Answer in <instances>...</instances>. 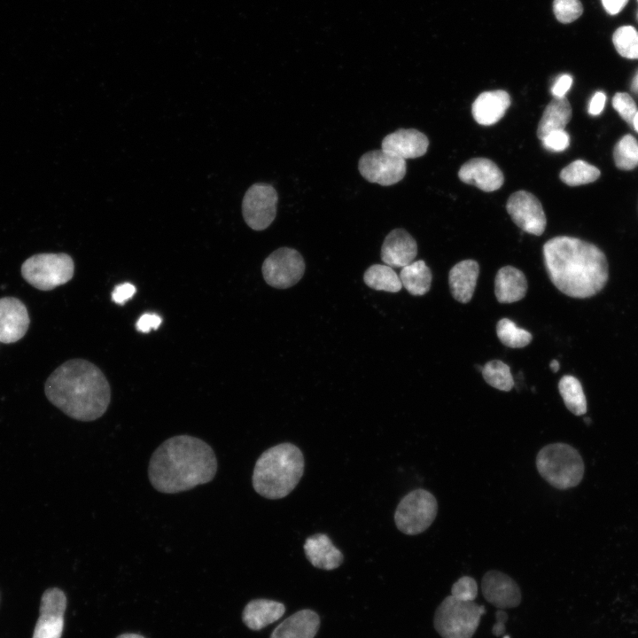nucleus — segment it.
<instances>
[{
    "instance_id": "obj_45",
    "label": "nucleus",
    "mask_w": 638,
    "mask_h": 638,
    "mask_svg": "<svg viewBox=\"0 0 638 638\" xmlns=\"http://www.w3.org/2000/svg\"><path fill=\"white\" fill-rule=\"evenodd\" d=\"M117 638H144V636L137 634H123L119 635Z\"/></svg>"
},
{
    "instance_id": "obj_19",
    "label": "nucleus",
    "mask_w": 638,
    "mask_h": 638,
    "mask_svg": "<svg viewBox=\"0 0 638 638\" xmlns=\"http://www.w3.org/2000/svg\"><path fill=\"white\" fill-rule=\"evenodd\" d=\"M510 103V97L505 90L482 92L472 104V116L480 125L495 124L504 116Z\"/></svg>"
},
{
    "instance_id": "obj_22",
    "label": "nucleus",
    "mask_w": 638,
    "mask_h": 638,
    "mask_svg": "<svg viewBox=\"0 0 638 638\" xmlns=\"http://www.w3.org/2000/svg\"><path fill=\"white\" fill-rule=\"evenodd\" d=\"M479 273L478 263L474 260H464L456 263L449 271L448 283L455 300L468 303L471 300Z\"/></svg>"
},
{
    "instance_id": "obj_21",
    "label": "nucleus",
    "mask_w": 638,
    "mask_h": 638,
    "mask_svg": "<svg viewBox=\"0 0 638 638\" xmlns=\"http://www.w3.org/2000/svg\"><path fill=\"white\" fill-rule=\"evenodd\" d=\"M319 627V615L310 609H303L282 621L269 638H314Z\"/></svg>"
},
{
    "instance_id": "obj_39",
    "label": "nucleus",
    "mask_w": 638,
    "mask_h": 638,
    "mask_svg": "<svg viewBox=\"0 0 638 638\" xmlns=\"http://www.w3.org/2000/svg\"><path fill=\"white\" fill-rule=\"evenodd\" d=\"M162 319L157 314L145 313L136 322V327L138 331L146 333L152 329H158L161 324Z\"/></svg>"
},
{
    "instance_id": "obj_24",
    "label": "nucleus",
    "mask_w": 638,
    "mask_h": 638,
    "mask_svg": "<svg viewBox=\"0 0 638 638\" xmlns=\"http://www.w3.org/2000/svg\"><path fill=\"white\" fill-rule=\"evenodd\" d=\"M285 612V606L269 599H254L244 608L242 620L254 631H259L278 620Z\"/></svg>"
},
{
    "instance_id": "obj_11",
    "label": "nucleus",
    "mask_w": 638,
    "mask_h": 638,
    "mask_svg": "<svg viewBox=\"0 0 638 638\" xmlns=\"http://www.w3.org/2000/svg\"><path fill=\"white\" fill-rule=\"evenodd\" d=\"M358 168L367 181L389 186L405 176L406 160L382 149L373 150L362 155Z\"/></svg>"
},
{
    "instance_id": "obj_8",
    "label": "nucleus",
    "mask_w": 638,
    "mask_h": 638,
    "mask_svg": "<svg viewBox=\"0 0 638 638\" xmlns=\"http://www.w3.org/2000/svg\"><path fill=\"white\" fill-rule=\"evenodd\" d=\"M438 502L432 494L424 489H415L399 502L394 521L397 528L408 535L424 532L434 521Z\"/></svg>"
},
{
    "instance_id": "obj_34",
    "label": "nucleus",
    "mask_w": 638,
    "mask_h": 638,
    "mask_svg": "<svg viewBox=\"0 0 638 638\" xmlns=\"http://www.w3.org/2000/svg\"><path fill=\"white\" fill-rule=\"evenodd\" d=\"M553 10L557 20L565 24L576 20L583 12L580 0H554Z\"/></svg>"
},
{
    "instance_id": "obj_32",
    "label": "nucleus",
    "mask_w": 638,
    "mask_h": 638,
    "mask_svg": "<svg viewBox=\"0 0 638 638\" xmlns=\"http://www.w3.org/2000/svg\"><path fill=\"white\" fill-rule=\"evenodd\" d=\"M616 166L631 170L638 166V143L631 135H626L616 144L613 152Z\"/></svg>"
},
{
    "instance_id": "obj_28",
    "label": "nucleus",
    "mask_w": 638,
    "mask_h": 638,
    "mask_svg": "<svg viewBox=\"0 0 638 638\" xmlns=\"http://www.w3.org/2000/svg\"><path fill=\"white\" fill-rule=\"evenodd\" d=\"M559 393L565 407L574 415L581 416L587 411V400L580 382L574 377L564 376L558 383Z\"/></svg>"
},
{
    "instance_id": "obj_14",
    "label": "nucleus",
    "mask_w": 638,
    "mask_h": 638,
    "mask_svg": "<svg viewBox=\"0 0 638 638\" xmlns=\"http://www.w3.org/2000/svg\"><path fill=\"white\" fill-rule=\"evenodd\" d=\"M485 599L498 609L514 608L521 603V591L509 575L495 570L486 572L481 581Z\"/></svg>"
},
{
    "instance_id": "obj_48",
    "label": "nucleus",
    "mask_w": 638,
    "mask_h": 638,
    "mask_svg": "<svg viewBox=\"0 0 638 638\" xmlns=\"http://www.w3.org/2000/svg\"><path fill=\"white\" fill-rule=\"evenodd\" d=\"M584 420H585V422H586L587 424H590V422H591L589 418H588V419H587V418H585Z\"/></svg>"
},
{
    "instance_id": "obj_42",
    "label": "nucleus",
    "mask_w": 638,
    "mask_h": 638,
    "mask_svg": "<svg viewBox=\"0 0 638 638\" xmlns=\"http://www.w3.org/2000/svg\"><path fill=\"white\" fill-rule=\"evenodd\" d=\"M628 0H602L604 10L611 15L618 14L626 6Z\"/></svg>"
},
{
    "instance_id": "obj_17",
    "label": "nucleus",
    "mask_w": 638,
    "mask_h": 638,
    "mask_svg": "<svg viewBox=\"0 0 638 638\" xmlns=\"http://www.w3.org/2000/svg\"><path fill=\"white\" fill-rule=\"evenodd\" d=\"M417 244L403 229L393 230L385 238L381 248V259L391 268H403L415 260Z\"/></svg>"
},
{
    "instance_id": "obj_37",
    "label": "nucleus",
    "mask_w": 638,
    "mask_h": 638,
    "mask_svg": "<svg viewBox=\"0 0 638 638\" xmlns=\"http://www.w3.org/2000/svg\"><path fill=\"white\" fill-rule=\"evenodd\" d=\"M541 141L546 149L552 152H562L568 148L570 137L568 133L563 129L548 134Z\"/></svg>"
},
{
    "instance_id": "obj_23",
    "label": "nucleus",
    "mask_w": 638,
    "mask_h": 638,
    "mask_svg": "<svg viewBox=\"0 0 638 638\" xmlns=\"http://www.w3.org/2000/svg\"><path fill=\"white\" fill-rule=\"evenodd\" d=\"M527 291L525 274L512 267L501 268L494 279V294L500 303H513L522 300Z\"/></svg>"
},
{
    "instance_id": "obj_12",
    "label": "nucleus",
    "mask_w": 638,
    "mask_h": 638,
    "mask_svg": "<svg viewBox=\"0 0 638 638\" xmlns=\"http://www.w3.org/2000/svg\"><path fill=\"white\" fill-rule=\"evenodd\" d=\"M506 209L515 224L525 232L541 236L546 228L547 219L540 200L526 191L511 194Z\"/></svg>"
},
{
    "instance_id": "obj_35",
    "label": "nucleus",
    "mask_w": 638,
    "mask_h": 638,
    "mask_svg": "<svg viewBox=\"0 0 638 638\" xmlns=\"http://www.w3.org/2000/svg\"><path fill=\"white\" fill-rule=\"evenodd\" d=\"M451 595L463 601H475L478 595L476 580L470 576H463L452 586Z\"/></svg>"
},
{
    "instance_id": "obj_29",
    "label": "nucleus",
    "mask_w": 638,
    "mask_h": 638,
    "mask_svg": "<svg viewBox=\"0 0 638 638\" xmlns=\"http://www.w3.org/2000/svg\"><path fill=\"white\" fill-rule=\"evenodd\" d=\"M600 170L581 160L572 161L560 172V179L569 186H578L595 181Z\"/></svg>"
},
{
    "instance_id": "obj_6",
    "label": "nucleus",
    "mask_w": 638,
    "mask_h": 638,
    "mask_svg": "<svg viewBox=\"0 0 638 638\" xmlns=\"http://www.w3.org/2000/svg\"><path fill=\"white\" fill-rule=\"evenodd\" d=\"M485 611L483 605L451 595L437 607L433 626L442 638H472Z\"/></svg>"
},
{
    "instance_id": "obj_47",
    "label": "nucleus",
    "mask_w": 638,
    "mask_h": 638,
    "mask_svg": "<svg viewBox=\"0 0 638 638\" xmlns=\"http://www.w3.org/2000/svg\"><path fill=\"white\" fill-rule=\"evenodd\" d=\"M632 126L634 127V130L638 133V111L636 112V113L634 115Z\"/></svg>"
},
{
    "instance_id": "obj_43",
    "label": "nucleus",
    "mask_w": 638,
    "mask_h": 638,
    "mask_svg": "<svg viewBox=\"0 0 638 638\" xmlns=\"http://www.w3.org/2000/svg\"><path fill=\"white\" fill-rule=\"evenodd\" d=\"M508 619V615L504 611H502L499 609V611H496V623L493 626L492 633L496 635L500 636L502 635L505 631V622Z\"/></svg>"
},
{
    "instance_id": "obj_49",
    "label": "nucleus",
    "mask_w": 638,
    "mask_h": 638,
    "mask_svg": "<svg viewBox=\"0 0 638 638\" xmlns=\"http://www.w3.org/2000/svg\"><path fill=\"white\" fill-rule=\"evenodd\" d=\"M504 638H510L509 636H505Z\"/></svg>"
},
{
    "instance_id": "obj_25",
    "label": "nucleus",
    "mask_w": 638,
    "mask_h": 638,
    "mask_svg": "<svg viewBox=\"0 0 638 638\" xmlns=\"http://www.w3.org/2000/svg\"><path fill=\"white\" fill-rule=\"evenodd\" d=\"M571 118L572 107L567 98L554 97L544 109L538 124V138L542 140L553 131L564 129Z\"/></svg>"
},
{
    "instance_id": "obj_16",
    "label": "nucleus",
    "mask_w": 638,
    "mask_h": 638,
    "mask_svg": "<svg viewBox=\"0 0 638 638\" xmlns=\"http://www.w3.org/2000/svg\"><path fill=\"white\" fill-rule=\"evenodd\" d=\"M458 176L462 182L486 192L500 189L504 182L498 166L486 158H475L465 162L459 169Z\"/></svg>"
},
{
    "instance_id": "obj_41",
    "label": "nucleus",
    "mask_w": 638,
    "mask_h": 638,
    "mask_svg": "<svg viewBox=\"0 0 638 638\" xmlns=\"http://www.w3.org/2000/svg\"><path fill=\"white\" fill-rule=\"evenodd\" d=\"M606 101V96L603 91H598L594 94L592 97L589 105H588V113L589 114L595 116L599 115L605 105Z\"/></svg>"
},
{
    "instance_id": "obj_4",
    "label": "nucleus",
    "mask_w": 638,
    "mask_h": 638,
    "mask_svg": "<svg viewBox=\"0 0 638 638\" xmlns=\"http://www.w3.org/2000/svg\"><path fill=\"white\" fill-rule=\"evenodd\" d=\"M304 456L292 443H281L264 451L256 461L253 486L261 496L275 500L288 495L304 472Z\"/></svg>"
},
{
    "instance_id": "obj_13",
    "label": "nucleus",
    "mask_w": 638,
    "mask_h": 638,
    "mask_svg": "<svg viewBox=\"0 0 638 638\" xmlns=\"http://www.w3.org/2000/svg\"><path fill=\"white\" fill-rule=\"evenodd\" d=\"M66 608V597L61 589H46L41 598L40 615L32 638H61Z\"/></svg>"
},
{
    "instance_id": "obj_46",
    "label": "nucleus",
    "mask_w": 638,
    "mask_h": 638,
    "mask_svg": "<svg viewBox=\"0 0 638 638\" xmlns=\"http://www.w3.org/2000/svg\"><path fill=\"white\" fill-rule=\"evenodd\" d=\"M549 367L553 372H556L559 370V362L556 360L551 361Z\"/></svg>"
},
{
    "instance_id": "obj_33",
    "label": "nucleus",
    "mask_w": 638,
    "mask_h": 638,
    "mask_svg": "<svg viewBox=\"0 0 638 638\" xmlns=\"http://www.w3.org/2000/svg\"><path fill=\"white\" fill-rule=\"evenodd\" d=\"M612 42L620 56L638 58V31L632 26H622L617 28L612 35Z\"/></svg>"
},
{
    "instance_id": "obj_15",
    "label": "nucleus",
    "mask_w": 638,
    "mask_h": 638,
    "mask_svg": "<svg viewBox=\"0 0 638 638\" xmlns=\"http://www.w3.org/2000/svg\"><path fill=\"white\" fill-rule=\"evenodd\" d=\"M26 306L18 299H0V342H17L26 334L29 326Z\"/></svg>"
},
{
    "instance_id": "obj_2",
    "label": "nucleus",
    "mask_w": 638,
    "mask_h": 638,
    "mask_svg": "<svg viewBox=\"0 0 638 638\" xmlns=\"http://www.w3.org/2000/svg\"><path fill=\"white\" fill-rule=\"evenodd\" d=\"M543 258L552 284L572 298L584 299L599 292L609 276L604 253L584 240L559 236L543 245Z\"/></svg>"
},
{
    "instance_id": "obj_30",
    "label": "nucleus",
    "mask_w": 638,
    "mask_h": 638,
    "mask_svg": "<svg viewBox=\"0 0 638 638\" xmlns=\"http://www.w3.org/2000/svg\"><path fill=\"white\" fill-rule=\"evenodd\" d=\"M481 373L489 385L500 391L510 392L514 386L510 368L500 360L487 362Z\"/></svg>"
},
{
    "instance_id": "obj_1",
    "label": "nucleus",
    "mask_w": 638,
    "mask_h": 638,
    "mask_svg": "<svg viewBox=\"0 0 638 638\" xmlns=\"http://www.w3.org/2000/svg\"><path fill=\"white\" fill-rule=\"evenodd\" d=\"M217 467L215 454L206 442L182 434L166 440L154 450L148 478L158 492L177 494L210 482Z\"/></svg>"
},
{
    "instance_id": "obj_40",
    "label": "nucleus",
    "mask_w": 638,
    "mask_h": 638,
    "mask_svg": "<svg viewBox=\"0 0 638 638\" xmlns=\"http://www.w3.org/2000/svg\"><path fill=\"white\" fill-rule=\"evenodd\" d=\"M572 84V77L568 74H562L555 82V83L551 89V93H552L553 97H564L565 96L566 92L570 89Z\"/></svg>"
},
{
    "instance_id": "obj_31",
    "label": "nucleus",
    "mask_w": 638,
    "mask_h": 638,
    "mask_svg": "<svg viewBox=\"0 0 638 638\" xmlns=\"http://www.w3.org/2000/svg\"><path fill=\"white\" fill-rule=\"evenodd\" d=\"M496 334L500 341L510 348H522L529 345L532 334L508 318L501 319L496 324Z\"/></svg>"
},
{
    "instance_id": "obj_36",
    "label": "nucleus",
    "mask_w": 638,
    "mask_h": 638,
    "mask_svg": "<svg viewBox=\"0 0 638 638\" xmlns=\"http://www.w3.org/2000/svg\"><path fill=\"white\" fill-rule=\"evenodd\" d=\"M612 105L622 119L632 125L637 108L631 96L625 92L616 93L612 98Z\"/></svg>"
},
{
    "instance_id": "obj_18",
    "label": "nucleus",
    "mask_w": 638,
    "mask_h": 638,
    "mask_svg": "<svg viewBox=\"0 0 638 638\" xmlns=\"http://www.w3.org/2000/svg\"><path fill=\"white\" fill-rule=\"evenodd\" d=\"M428 146V137L415 128H400L388 134L382 141V150L405 160L423 156Z\"/></svg>"
},
{
    "instance_id": "obj_20",
    "label": "nucleus",
    "mask_w": 638,
    "mask_h": 638,
    "mask_svg": "<svg viewBox=\"0 0 638 638\" xmlns=\"http://www.w3.org/2000/svg\"><path fill=\"white\" fill-rule=\"evenodd\" d=\"M304 551L314 567L326 571L338 568L344 560L342 552L325 533L309 536L304 543Z\"/></svg>"
},
{
    "instance_id": "obj_27",
    "label": "nucleus",
    "mask_w": 638,
    "mask_h": 638,
    "mask_svg": "<svg viewBox=\"0 0 638 638\" xmlns=\"http://www.w3.org/2000/svg\"><path fill=\"white\" fill-rule=\"evenodd\" d=\"M364 283L377 291L398 292L402 288L400 276L387 265L374 264L364 273Z\"/></svg>"
},
{
    "instance_id": "obj_26",
    "label": "nucleus",
    "mask_w": 638,
    "mask_h": 638,
    "mask_svg": "<svg viewBox=\"0 0 638 638\" xmlns=\"http://www.w3.org/2000/svg\"><path fill=\"white\" fill-rule=\"evenodd\" d=\"M402 286L412 295L421 296L431 288L432 272L422 260L402 268L400 273Z\"/></svg>"
},
{
    "instance_id": "obj_3",
    "label": "nucleus",
    "mask_w": 638,
    "mask_h": 638,
    "mask_svg": "<svg viewBox=\"0 0 638 638\" xmlns=\"http://www.w3.org/2000/svg\"><path fill=\"white\" fill-rule=\"evenodd\" d=\"M47 399L78 421L101 417L111 401L110 385L101 370L83 359L69 360L58 367L44 385Z\"/></svg>"
},
{
    "instance_id": "obj_7",
    "label": "nucleus",
    "mask_w": 638,
    "mask_h": 638,
    "mask_svg": "<svg viewBox=\"0 0 638 638\" xmlns=\"http://www.w3.org/2000/svg\"><path fill=\"white\" fill-rule=\"evenodd\" d=\"M74 271L73 259L64 253L35 254L21 266L23 278L41 291H50L67 283Z\"/></svg>"
},
{
    "instance_id": "obj_10",
    "label": "nucleus",
    "mask_w": 638,
    "mask_h": 638,
    "mask_svg": "<svg viewBox=\"0 0 638 638\" xmlns=\"http://www.w3.org/2000/svg\"><path fill=\"white\" fill-rule=\"evenodd\" d=\"M278 197L275 188L267 183H254L245 192L242 212L246 224L254 230L267 229L276 215Z\"/></svg>"
},
{
    "instance_id": "obj_38",
    "label": "nucleus",
    "mask_w": 638,
    "mask_h": 638,
    "mask_svg": "<svg viewBox=\"0 0 638 638\" xmlns=\"http://www.w3.org/2000/svg\"><path fill=\"white\" fill-rule=\"evenodd\" d=\"M136 287L130 283H123L114 287L112 300L116 304L122 305L136 293Z\"/></svg>"
},
{
    "instance_id": "obj_44",
    "label": "nucleus",
    "mask_w": 638,
    "mask_h": 638,
    "mask_svg": "<svg viewBox=\"0 0 638 638\" xmlns=\"http://www.w3.org/2000/svg\"><path fill=\"white\" fill-rule=\"evenodd\" d=\"M631 89L635 94H638V71L636 72V74L634 76L633 81L631 82Z\"/></svg>"
},
{
    "instance_id": "obj_5",
    "label": "nucleus",
    "mask_w": 638,
    "mask_h": 638,
    "mask_svg": "<svg viewBox=\"0 0 638 638\" xmlns=\"http://www.w3.org/2000/svg\"><path fill=\"white\" fill-rule=\"evenodd\" d=\"M536 467L540 475L557 489L576 486L584 474V463L580 453L564 443L543 447L536 456Z\"/></svg>"
},
{
    "instance_id": "obj_9",
    "label": "nucleus",
    "mask_w": 638,
    "mask_h": 638,
    "mask_svg": "<svg viewBox=\"0 0 638 638\" xmlns=\"http://www.w3.org/2000/svg\"><path fill=\"white\" fill-rule=\"evenodd\" d=\"M261 268L268 284L277 289H286L297 284L303 276L305 262L295 249L281 247L265 259Z\"/></svg>"
}]
</instances>
